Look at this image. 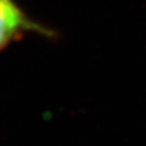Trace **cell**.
I'll use <instances>...</instances> for the list:
<instances>
[{"instance_id":"obj_1","label":"cell","mask_w":146,"mask_h":146,"mask_svg":"<svg viewBox=\"0 0 146 146\" xmlns=\"http://www.w3.org/2000/svg\"><path fill=\"white\" fill-rule=\"evenodd\" d=\"M52 37L54 31L31 17L13 0H0V51L25 33Z\"/></svg>"}]
</instances>
